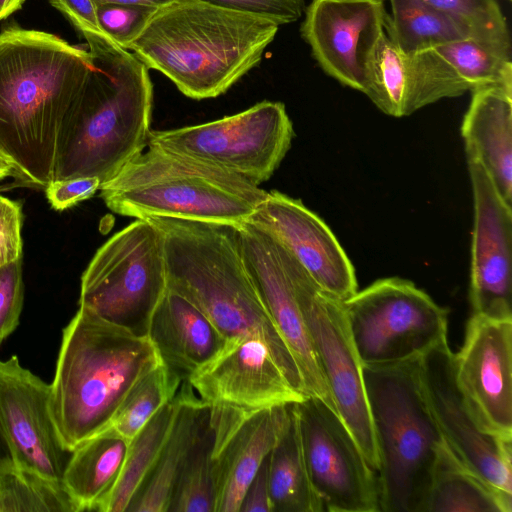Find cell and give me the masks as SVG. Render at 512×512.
Masks as SVG:
<instances>
[{
	"label": "cell",
	"instance_id": "7402d4cb",
	"mask_svg": "<svg viewBox=\"0 0 512 512\" xmlns=\"http://www.w3.org/2000/svg\"><path fill=\"white\" fill-rule=\"evenodd\" d=\"M467 91L470 86L435 49L403 53L386 31L377 40L367 65L364 94L385 114L409 116Z\"/></svg>",
	"mask_w": 512,
	"mask_h": 512
},
{
	"label": "cell",
	"instance_id": "d6986e66",
	"mask_svg": "<svg viewBox=\"0 0 512 512\" xmlns=\"http://www.w3.org/2000/svg\"><path fill=\"white\" fill-rule=\"evenodd\" d=\"M49 399L50 384L16 355L0 359V412L16 466L61 481L71 452L60 441Z\"/></svg>",
	"mask_w": 512,
	"mask_h": 512
},
{
	"label": "cell",
	"instance_id": "8d00e7d4",
	"mask_svg": "<svg viewBox=\"0 0 512 512\" xmlns=\"http://www.w3.org/2000/svg\"><path fill=\"white\" fill-rule=\"evenodd\" d=\"M23 302V257H21L0 267V343L18 327Z\"/></svg>",
	"mask_w": 512,
	"mask_h": 512
},
{
	"label": "cell",
	"instance_id": "f1b7e54d",
	"mask_svg": "<svg viewBox=\"0 0 512 512\" xmlns=\"http://www.w3.org/2000/svg\"><path fill=\"white\" fill-rule=\"evenodd\" d=\"M179 409L176 395L165 403L128 443L120 475L100 512H127L152 471L171 432Z\"/></svg>",
	"mask_w": 512,
	"mask_h": 512
},
{
	"label": "cell",
	"instance_id": "2e32d148",
	"mask_svg": "<svg viewBox=\"0 0 512 512\" xmlns=\"http://www.w3.org/2000/svg\"><path fill=\"white\" fill-rule=\"evenodd\" d=\"M474 201L469 297L472 314L512 319V206L467 156Z\"/></svg>",
	"mask_w": 512,
	"mask_h": 512
},
{
	"label": "cell",
	"instance_id": "3957f363",
	"mask_svg": "<svg viewBox=\"0 0 512 512\" xmlns=\"http://www.w3.org/2000/svg\"><path fill=\"white\" fill-rule=\"evenodd\" d=\"M278 28L255 13L173 0L155 11L129 51L185 96L215 98L261 61Z\"/></svg>",
	"mask_w": 512,
	"mask_h": 512
},
{
	"label": "cell",
	"instance_id": "8992f818",
	"mask_svg": "<svg viewBox=\"0 0 512 512\" xmlns=\"http://www.w3.org/2000/svg\"><path fill=\"white\" fill-rule=\"evenodd\" d=\"M101 184L114 213L144 219L166 217L241 227L267 192L206 161L147 145Z\"/></svg>",
	"mask_w": 512,
	"mask_h": 512
},
{
	"label": "cell",
	"instance_id": "30bf717a",
	"mask_svg": "<svg viewBox=\"0 0 512 512\" xmlns=\"http://www.w3.org/2000/svg\"><path fill=\"white\" fill-rule=\"evenodd\" d=\"M293 136L285 105L262 101L215 121L150 130L147 145L206 161L260 185L279 167Z\"/></svg>",
	"mask_w": 512,
	"mask_h": 512
},
{
	"label": "cell",
	"instance_id": "d6a6232c",
	"mask_svg": "<svg viewBox=\"0 0 512 512\" xmlns=\"http://www.w3.org/2000/svg\"><path fill=\"white\" fill-rule=\"evenodd\" d=\"M470 86L496 87L512 93V61L471 38L434 48Z\"/></svg>",
	"mask_w": 512,
	"mask_h": 512
},
{
	"label": "cell",
	"instance_id": "7dc6e473",
	"mask_svg": "<svg viewBox=\"0 0 512 512\" xmlns=\"http://www.w3.org/2000/svg\"><path fill=\"white\" fill-rule=\"evenodd\" d=\"M510 1V0H509Z\"/></svg>",
	"mask_w": 512,
	"mask_h": 512
},
{
	"label": "cell",
	"instance_id": "1f68e13d",
	"mask_svg": "<svg viewBox=\"0 0 512 512\" xmlns=\"http://www.w3.org/2000/svg\"><path fill=\"white\" fill-rule=\"evenodd\" d=\"M0 512H79L62 481L17 466L0 471Z\"/></svg>",
	"mask_w": 512,
	"mask_h": 512
},
{
	"label": "cell",
	"instance_id": "9c48e42d",
	"mask_svg": "<svg viewBox=\"0 0 512 512\" xmlns=\"http://www.w3.org/2000/svg\"><path fill=\"white\" fill-rule=\"evenodd\" d=\"M343 308L362 365L417 358L447 340L448 310L406 279H379Z\"/></svg>",
	"mask_w": 512,
	"mask_h": 512
},
{
	"label": "cell",
	"instance_id": "5b68a950",
	"mask_svg": "<svg viewBox=\"0 0 512 512\" xmlns=\"http://www.w3.org/2000/svg\"><path fill=\"white\" fill-rule=\"evenodd\" d=\"M163 361L148 335L79 306L62 330L49 408L64 448L71 452L101 433L130 389Z\"/></svg>",
	"mask_w": 512,
	"mask_h": 512
},
{
	"label": "cell",
	"instance_id": "9a60e30c",
	"mask_svg": "<svg viewBox=\"0 0 512 512\" xmlns=\"http://www.w3.org/2000/svg\"><path fill=\"white\" fill-rule=\"evenodd\" d=\"M208 408L256 411L302 401L258 336L226 341L206 364L184 380Z\"/></svg>",
	"mask_w": 512,
	"mask_h": 512
},
{
	"label": "cell",
	"instance_id": "4dcf8cb0",
	"mask_svg": "<svg viewBox=\"0 0 512 512\" xmlns=\"http://www.w3.org/2000/svg\"><path fill=\"white\" fill-rule=\"evenodd\" d=\"M181 382L162 362L130 389L102 432L129 443L151 417L176 395Z\"/></svg>",
	"mask_w": 512,
	"mask_h": 512
},
{
	"label": "cell",
	"instance_id": "ee69618b",
	"mask_svg": "<svg viewBox=\"0 0 512 512\" xmlns=\"http://www.w3.org/2000/svg\"><path fill=\"white\" fill-rule=\"evenodd\" d=\"M173 0H94L97 6L103 4H123V5H138L153 8L162 7Z\"/></svg>",
	"mask_w": 512,
	"mask_h": 512
},
{
	"label": "cell",
	"instance_id": "7bdbcfd3",
	"mask_svg": "<svg viewBox=\"0 0 512 512\" xmlns=\"http://www.w3.org/2000/svg\"><path fill=\"white\" fill-rule=\"evenodd\" d=\"M16 466L0 412V471Z\"/></svg>",
	"mask_w": 512,
	"mask_h": 512
},
{
	"label": "cell",
	"instance_id": "4316f807",
	"mask_svg": "<svg viewBox=\"0 0 512 512\" xmlns=\"http://www.w3.org/2000/svg\"><path fill=\"white\" fill-rule=\"evenodd\" d=\"M268 482L272 512H323L306 468L295 403L268 455Z\"/></svg>",
	"mask_w": 512,
	"mask_h": 512
},
{
	"label": "cell",
	"instance_id": "8fae6325",
	"mask_svg": "<svg viewBox=\"0 0 512 512\" xmlns=\"http://www.w3.org/2000/svg\"><path fill=\"white\" fill-rule=\"evenodd\" d=\"M293 277L303 320L335 410L377 473L378 455L362 364L349 332L343 301L324 291L297 260Z\"/></svg>",
	"mask_w": 512,
	"mask_h": 512
},
{
	"label": "cell",
	"instance_id": "d4e9b609",
	"mask_svg": "<svg viewBox=\"0 0 512 512\" xmlns=\"http://www.w3.org/2000/svg\"><path fill=\"white\" fill-rule=\"evenodd\" d=\"M179 409L166 443L127 512H168L180 474L209 421V408L182 381Z\"/></svg>",
	"mask_w": 512,
	"mask_h": 512
},
{
	"label": "cell",
	"instance_id": "cb8c5ba5",
	"mask_svg": "<svg viewBox=\"0 0 512 512\" xmlns=\"http://www.w3.org/2000/svg\"><path fill=\"white\" fill-rule=\"evenodd\" d=\"M461 134L466 156L482 165L500 197L512 206V93L496 87L473 90Z\"/></svg>",
	"mask_w": 512,
	"mask_h": 512
},
{
	"label": "cell",
	"instance_id": "f35d334b",
	"mask_svg": "<svg viewBox=\"0 0 512 512\" xmlns=\"http://www.w3.org/2000/svg\"><path fill=\"white\" fill-rule=\"evenodd\" d=\"M214 5L267 17L279 26L297 21L305 11L304 0H202Z\"/></svg>",
	"mask_w": 512,
	"mask_h": 512
},
{
	"label": "cell",
	"instance_id": "603a6c76",
	"mask_svg": "<svg viewBox=\"0 0 512 512\" xmlns=\"http://www.w3.org/2000/svg\"><path fill=\"white\" fill-rule=\"evenodd\" d=\"M147 335L163 363L182 381L210 361L226 343L196 306L169 287L151 317Z\"/></svg>",
	"mask_w": 512,
	"mask_h": 512
},
{
	"label": "cell",
	"instance_id": "5bb4252c",
	"mask_svg": "<svg viewBox=\"0 0 512 512\" xmlns=\"http://www.w3.org/2000/svg\"><path fill=\"white\" fill-rule=\"evenodd\" d=\"M238 230L247 269L294 357L306 395L322 399L335 410L297 300L295 257L271 233L251 222Z\"/></svg>",
	"mask_w": 512,
	"mask_h": 512
},
{
	"label": "cell",
	"instance_id": "7c38bea8",
	"mask_svg": "<svg viewBox=\"0 0 512 512\" xmlns=\"http://www.w3.org/2000/svg\"><path fill=\"white\" fill-rule=\"evenodd\" d=\"M303 456L323 511L380 512L377 473L339 415L322 399L295 403Z\"/></svg>",
	"mask_w": 512,
	"mask_h": 512
},
{
	"label": "cell",
	"instance_id": "e0dca14e",
	"mask_svg": "<svg viewBox=\"0 0 512 512\" xmlns=\"http://www.w3.org/2000/svg\"><path fill=\"white\" fill-rule=\"evenodd\" d=\"M386 19L383 0H312L301 34L327 75L364 93L367 65Z\"/></svg>",
	"mask_w": 512,
	"mask_h": 512
},
{
	"label": "cell",
	"instance_id": "ba28073f",
	"mask_svg": "<svg viewBox=\"0 0 512 512\" xmlns=\"http://www.w3.org/2000/svg\"><path fill=\"white\" fill-rule=\"evenodd\" d=\"M166 288L162 233L148 219H137L96 251L81 276L79 306L147 335Z\"/></svg>",
	"mask_w": 512,
	"mask_h": 512
},
{
	"label": "cell",
	"instance_id": "b9f144b4",
	"mask_svg": "<svg viewBox=\"0 0 512 512\" xmlns=\"http://www.w3.org/2000/svg\"><path fill=\"white\" fill-rule=\"evenodd\" d=\"M239 512H272L268 482V456L248 485Z\"/></svg>",
	"mask_w": 512,
	"mask_h": 512
},
{
	"label": "cell",
	"instance_id": "4fadbf2b",
	"mask_svg": "<svg viewBox=\"0 0 512 512\" xmlns=\"http://www.w3.org/2000/svg\"><path fill=\"white\" fill-rule=\"evenodd\" d=\"M423 389L442 437L453 454L492 488L512 498V439L488 431L454 376V353L445 340L419 358Z\"/></svg>",
	"mask_w": 512,
	"mask_h": 512
},
{
	"label": "cell",
	"instance_id": "7a4b0ae2",
	"mask_svg": "<svg viewBox=\"0 0 512 512\" xmlns=\"http://www.w3.org/2000/svg\"><path fill=\"white\" fill-rule=\"evenodd\" d=\"M146 219L163 236L167 287L196 306L226 341L260 337L290 384L307 396L294 357L247 269L238 227L166 217Z\"/></svg>",
	"mask_w": 512,
	"mask_h": 512
},
{
	"label": "cell",
	"instance_id": "83f0119b",
	"mask_svg": "<svg viewBox=\"0 0 512 512\" xmlns=\"http://www.w3.org/2000/svg\"><path fill=\"white\" fill-rule=\"evenodd\" d=\"M512 498L498 492L449 449L441 448L422 512H511Z\"/></svg>",
	"mask_w": 512,
	"mask_h": 512
},
{
	"label": "cell",
	"instance_id": "60d3db41",
	"mask_svg": "<svg viewBox=\"0 0 512 512\" xmlns=\"http://www.w3.org/2000/svg\"><path fill=\"white\" fill-rule=\"evenodd\" d=\"M100 186L101 181L97 177H74L53 179L44 190L51 208L63 211L91 198Z\"/></svg>",
	"mask_w": 512,
	"mask_h": 512
},
{
	"label": "cell",
	"instance_id": "bcb514c9",
	"mask_svg": "<svg viewBox=\"0 0 512 512\" xmlns=\"http://www.w3.org/2000/svg\"><path fill=\"white\" fill-rule=\"evenodd\" d=\"M8 177H16L15 169L12 163L0 153V181Z\"/></svg>",
	"mask_w": 512,
	"mask_h": 512
},
{
	"label": "cell",
	"instance_id": "f546056e",
	"mask_svg": "<svg viewBox=\"0 0 512 512\" xmlns=\"http://www.w3.org/2000/svg\"><path fill=\"white\" fill-rule=\"evenodd\" d=\"M389 2L392 15H387L385 31L403 53H418L471 38L465 26L425 0Z\"/></svg>",
	"mask_w": 512,
	"mask_h": 512
},
{
	"label": "cell",
	"instance_id": "d590c367",
	"mask_svg": "<svg viewBox=\"0 0 512 512\" xmlns=\"http://www.w3.org/2000/svg\"><path fill=\"white\" fill-rule=\"evenodd\" d=\"M157 9L138 5L103 4L97 6V16L105 34L119 47L129 50Z\"/></svg>",
	"mask_w": 512,
	"mask_h": 512
},
{
	"label": "cell",
	"instance_id": "836d02e7",
	"mask_svg": "<svg viewBox=\"0 0 512 512\" xmlns=\"http://www.w3.org/2000/svg\"><path fill=\"white\" fill-rule=\"evenodd\" d=\"M212 446L208 421L180 474L168 512H214Z\"/></svg>",
	"mask_w": 512,
	"mask_h": 512
},
{
	"label": "cell",
	"instance_id": "52a82bcc",
	"mask_svg": "<svg viewBox=\"0 0 512 512\" xmlns=\"http://www.w3.org/2000/svg\"><path fill=\"white\" fill-rule=\"evenodd\" d=\"M419 358L362 365L384 512H422L445 444L423 389Z\"/></svg>",
	"mask_w": 512,
	"mask_h": 512
},
{
	"label": "cell",
	"instance_id": "ffe728a7",
	"mask_svg": "<svg viewBox=\"0 0 512 512\" xmlns=\"http://www.w3.org/2000/svg\"><path fill=\"white\" fill-rule=\"evenodd\" d=\"M249 222L271 233L327 293L344 301L358 291L354 267L338 239L302 201L267 192Z\"/></svg>",
	"mask_w": 512,
	"mask_h": 512
},
{
	"label": "cell",
	"instance_id": "ac0fdd59",
	"mask_svg": "<svg viewBox=\"0 0 512 512\" xmlns=\"http://www.w3.org/2000/svg\"><path fill=\"white\" fill-rule=\"evenodd\" d=\"M454 376L480 423L512 439V319L472 314L454 353Z\"/></svg>",
	"mask_w": 512,
	"mask_h": 512
},
{
	"label": "cell",
	"instance_id": "ab89813d",
	"mask_svg": "<svg viewBox=\"0 0 512 512\" xmlns=\"http://www.w3.org/2000/svg\"><path fill=\"white\" fill-rule=\"evenodd\" d=\"M48 1L71 22L76 30L85 38L87 44L113 42L100 27L97 5L94 0Z\"/></svg>",
	"mask_w": 512,
	"mask_h": 512
},
{
	"label": "cell",
	"instance_id": "e575fe53",
	"mask_svg": "<svg viewBox=\"0 0 512 512\" xmlns=\"http://www.w3.org/2000/svg\"><path fill=\"white\" fill-rule=\"evenodd\" d=\"M465 26L471 39L511 58V38L497 0H425Z\"/></svg>",
	"mask_w": 512,
	"mask_h": 512
},
{
	"label": "cell",
	"instance_id": "6da1fadb",
	"mask_svg": "<svg viewBox=\"0 0 512 512\" xmlns=\"http://www.w3.org/2000/svg\"><path fill=\"white\" fill-rule=\"evenodd\" d=\"M92 67L88 50L39 30L0 33V153L15 179L45 188L58 131Z\"/></svg>",
	"mask_w": 512,
	"mask_h": 512
},
{
	"label": "cell",
	"instance_id": "44dd1931",
	"mask_svg": "<svg viewBox=\"0 0 512 512\" xmlns=\"http://www.w3.org/2000/svg\"><path fill=\"white\" fill-rule=\"evenodd\" d=\"M287 406L256 411L209 408L213 433L214 512H239L244 493L274 446Z\"/></svg>",
	"mask_w": 512,
	"mask_h": 512
},
{
	"label": "cell",
	"instance_id": "277c9868",
	"mask_svg": "<svg viewBox=\"0 0 512 512\" xmlns=\"http://www.w3.org/2000/svg\"><path fill=\"white\" fill-rule=\"evenodd\" d=\"M87 45L92 67L58 131L52 180L97 177L103 184L147 146L153 85L129 50Z\"/></svg>",
	"mask_w": 512,
	"mask_h": 512
},
{
	"label": "cell",
	"instance_id": "74e56055",
	"mask_svg": "<svg viewBox=\"0 0 512 512\" xmlns=\"http://www.w3.org/2000/svg\"><path fill=\"white\" fill-rule=\"evenodd\" d=\"M22 205L0 194V267L23 257Z\"/></svg>",
	"mask_w": 512,
	"mask_h": 512
},
{
	"label": "cell",
	"instance_id": "484cf974",
	"mask_svg": "<svg viewBox=\"0 0 512 512\" xmlns=\"http://www.w3.org/2000/svg\"><path fill=\"white\" fill-rule=\"evenodd\" d=\"M127 446L101 432L71 451L61 481L79 512L98 511L120 475Z\"/></svg>",
	"mask_w": 512,
	"mask_h": 512
},
{
	"label": "cell",
	"instance_id": "f6af8a7d",
	"mask_svg": "<svg viewBox=\"0 0 512 512\" xmlns=\"http://www.w3.org/2000/svg\"><path fill=\"white\" fill-rule=\"evenodd\" d=\"M24 2L25 0H0V20L19 10Z\"/></svg>",
	"mask_w": 512,
	"mask_h": 512
}]
</instances>
